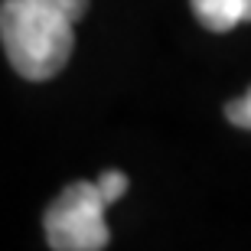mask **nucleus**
I'll return each instance as SVG.
<instances>
[{
	"label": "nucleus",
	"mask_w": 251,
	"mask_h": 251,
	"mask_svg": "<svg viewBox=\"0 0 251 251\" xmlns=\"http://www.w3.org/2000/svg\"><path fill=\"white\" fill-rule=\"evenodd\" d=\"M88 0H3L0 43L10 65L29 82H46L62 72L75 46V20Z\"/></svg>",
	"instance_id": "obj_1"
},
{
	"label": "nucleus",
	"mask_w": 251,
	"mask_h": 251,
	"mask_svg": "<svg viewBox=\"0 0 251 251\" xmlns=\"http://www.w3.org/2000/svg\"><path fill=\"white\" fill-rule=\"evenodd\" d=\"M46 238L56 251H101L108 245L104 199L95 183H72L46 209Z\"/></svg>",
	"instance_id": "obj_2"
},
{
	"label": "nucleus",
	"mask_w": 251,
	"mask_h": 251,
	"mask_svg": "<svg viewBox=\"0 0 251 251\" xmlns=\"http://www.w3.org/2000/svg\"><path fill=\"white\" fill-rule=\"evenodd\" d=\"M193 13L205 29L228 33L238 23H251V0H193Z\"/></svg>",
	"instance_id": "obj_3"
},
{
	"label": "nucleus",
	"mask_w": 251,
	"mask_h": 251,
	"mask_svg": "<svg viewBox=\"0 0 251 251\" xmlns=\"http://www.w3.org/2000/svg\"><path fill=\"white\" fill-rule=\"evenodd\" d=\"M98 196L104 199V205H111V202H118L124 193H127V176L124 173H118V170H108V173H101L98 176Z\"/></svg>",
	"instance_id": "obj_4"
},
{
	"label": "nucleus",
	"mask_w": 251,
	"mask_h": 251,
	"mask_svg": "<svg viewBox=\"0 0 251 251\" xmlns=\"http://www.w3.org/2000/svg\"><path fill=\"white\" fill-rule=\"evenodd\" d=\"M225 118H228L235 127L251 130V88L242 95V98H235V101L225 104Z\"/></svg>",
	"instance_id": "obj_5"
}]
</instances>
